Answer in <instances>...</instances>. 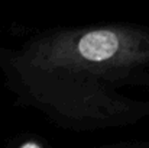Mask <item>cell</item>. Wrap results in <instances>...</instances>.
<instances>
[{
  "instance_id": "cell-1",
  "label": "cell",
  "mask_w": 149,
  "mask_h": 148,
  "mask_svg": "<svg viewBox=\"0 0 149 148\" xmlns=\"http://www.w3.org/2000/svg\"><path fill=\"white\" fill-rule=\"evenodd\" d=\"M146 54L142 34L109 26L56 34L35 48L32 61L47 70L106 73L142 62Z\"/></svg>"
}]
</instances>
